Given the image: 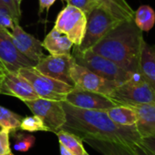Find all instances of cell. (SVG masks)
<instances>
[{
  "label": "cell",
  "mask_w": 155,
  "mask_h": 155,
  "mask_svg": "<svg viewBox=\"0 0 155 155\" xmlns=\"http://www.w3.org/2000/svg\"><path fill=\"white\" fill-rule=\"evenodd\" d=\"M66 113V122L61 130H68L84 139H99L118 141L128 145L140 143L141 137L134 126L115 123L106 110L77 108L65 101H61Z\"/></svg>",
  "instance_id": "1"
},
{
  "label": "cell",
  "mask_w": 155,
  "mask_h": 155,
  "mask_svg": "<svg viewBox=\"0 0 155 155\" xmlns=\"http://www.w3.org/2000/svg\"><path fill=\"white\" fill-rule=\"evenodd\" d=\"M145 43L142 31L134 20H124L91 49L112 60L122 68L139 74L140 54Z\"/></svg>",
  "instance_id": "2"
},
{
  "label": "cell",
  "mask_w": 155,
  "mask_h": 155,
  "mask_svg": "<svg viewBox=\"0 0 155 155\" xmlns=\"http://www.w3.org/2000/svg\"><path fill=\"white\" fill-rule=\"evenodd\" d=\"M71 55L78 64L85 67L95 74L111 81L122 83L136 75L122 68L112 60L93 52L91 49L86 50L84 52H78L73 50V54Z\"/></svg>",
  "instance_id": "3"
},
{
  "label": "cell",
  "mask_w": 155,
  "mask_h": 155,
  "mask_svg": "<svg viewBox=\"0 0 155 155\" xmlns=\"http://www.w3.org/2000/svg\"><path fill=\"white\" fill-rule=\"evenodd\" d=\"M121 20L111 16L103 8L98 6L87 15V24L83 39L80 46H74V51L84 52L97 45Z\"/></svg>",
  "instance_id": "4"
},
{
  "label": "cell",
  "mask_w": 155,
  "mask_h": 155,
  "mask_svg": "<svg viewBox=\"0 0 155 155\" xmlns=\"http://www.w3.org/2000/svg\"><path fill=\"white\" fill-rule=\"evenodd\" d=\"M119 105L135 106L155 103V91L140 74L120 83L109 96Z\"/></svg>",
  "instance_id": "5"
},
{
  "label": "cell",
  "mask_w": 155,
  "mask_h": 155,
  "mask_svg": "<svg viewBox=\"0 0 155 155\" xmlns=\"http://www.w3.org/2000/svg\"><path fill=\"white\" fill-rule=\"evenodd\" d=\"M18 72L30 83L38 96L42 99L63 101L68 93L74 88V86L54 80L38 72L34 67L22 68Z\"/></svg>",
  "instance_id": "6"
},
{
  "label": "cell",
  "mask_w": 155,
  "mask_h": 155,
  "mask_svg": "<svg viewBox=\"0 0 155 155\" xmlns=\"http://www.w3.org/2000/svg\"><path fill=\"white\" fill-rule=\"evenodd\" d=\"M87 16L79 8L67 5L58 15L55 28L65 34L74 44L80 46L85 33Z\"/></svg>",
  "instance_id": "7"
},
{
  "label": "cell",
  "mask_w": 155,
  "mask_h": 155,
  "mask_svg": "<svg viewBox=\"0 0 155 155\" xmlns=\"http://www.w3.org/2000/svg\"><path fill=\"white\" fill-rule=\"evenodd\" d=\"M70 77L74 83V87L107 96H110V93L120 84L104 79L85 67L78 64L76 61H74L71 66Z\"/></svg>",
  "instance_id": "8"
},
{
  "label": "cell",
  "mask_w": 155,
  "mask_h": 155,
  "mask_svg": "<svg viewBox=\"0 0 155 155\" xmlns=\"http://www.w3.org/2000/svg\"><path fill=\"white\" fill-rule=\"evenodd\" d=\"M24 102L34 115L43 120L45 125L49 129V131L56 133L64 126L66 113L61 101L38 98Z\"/></svg>",
  "instance_id": "9"
},
{
  "label": "cell",
  "mask_w": 155,
  "mask_h": 155,
  "mask_svg": "<svg viewBox=\"0 0 155 155\" xmlns=\"http://www.w3.org/2000/svg\"><path fill=\"white\" fill-rule=\"evenodd\" d=\"M75 61L71 54L44 56L34 67L38 72L54 80L74 86L70 77V68Z\"/></svg>",
  "instance_id": "10"
},
{
  "label": "cell",
  "mask_w": 155,
  "mask_h": 155,
  "mask_svg": "<svg viewBox=\"0 0 155 155\" xmlns=\"http://www.w3.org/2000/svg\"><path fill=\"white\" fill-rule=\"evenodd\" d=\"M0 64L6 69L18 72L22 68L35 67L37 62L26 58L14 45L10 31L0 27Z\"/></svg>",
  "instance_id": "11"
},
{
  "label": "cell",
  "mask_w": 155,
  "mask_h": 155,
  "mask_svg": "<svg viewBox=\"0 0 155 155\" xmlns=\"http://www.w3.org/2000/svg\"><path fill=\"white\" fill-rule=\"evenodd\" d=\"M65 101L74 107L84 110H107L119 105L107 95L84 91L76 87L68 93Z\"/></svg>",
  "instance_id": "12"
},
{
  "label": "cell",
  "mask_w": 155,
  "mask_h": 155,
  "mask_svg": "<svg viewBox=\"0 0 155 155\" xmlns=\"http://www.w3.org/2000/svg\"><path fill=\"white\" fill-rule=\"evenodd\" d=\"M0 94L16 97L22 101H32L39 98L30 83L18 72L9 71L4 68Z\"/></svg>",
  "instance_id": "13"
},
{
  "label": "cell",
  "mask_w": 155,
  "mask_h": 155,
  "mask_svg": "<svg viewBox=\"0 0 155 155\" xmlns=\"http://www.w3.org/2000/svg\"><path fill=\"white\" fill-rule=\"evenodd\" d=\"M10 35L16 48L28 59L38 63L45 56L42 42L38 40L34 36L27 33L18 23H15Z\"/></svg>",
  "instance_id": "14"
},
{
  "label": "cell",
  "mask_w": 155,
  "mask_h": 155,
  "mask_svg": "<svg viewBox=\"0 0 155 155\" xmlns=\"http://www.w3.org/2000/svg\"><path fill=\"white\" fill-rule=\"evenodd\" d=\"M137 114L136 130L142 138L155 136V103L132 106Z\"/></svg>",
  "instance_id": "15"
},
{
  "label": "cell",
  "mask_w": 155,
  "mask_h": 155,
  "mask_svg": "<svg viewBox=\"0 0 155 155\" xmlns=\"http://www.w3.org/2000/svg\"><path fill=\"white\" fill-rule=\"evenodd\" d=\"M83 141L103 155H137L130 145L121 142L91 138L84 139Z\"/></svg>",
  "instance_id": "16"
},
{
  "label": "cell",
  "mask_w": 155,
  "mask_h": 155,
  "mask_svg": "<svg viewBox=\"0 0 155 155\" xmlns=\"http://www.w3.org/2000/svg\"><path fill=\"white\" fill-rule=\"evenodd\" d=\"M42 46L51 55H65L71 54L70 50L74 44L65 34L54 28L45 38Z\"/></svg>",
  "instance_id": "17"
},
{
  "label": "cell",
  "mask_w": 155,
  "mask_h": 155,
  "mask_svg": "<svg viewBox=\"0 0 155 155\" xmlns=\"http://www.w3.org/2000/svg\"><path fill=\"white\" fill-rule=\"evenodd\" d=\"M139 74L155 91V46L144 44L140 58Z\"/></svg>",
  "instance_id": "18"
},
{
  "label": "cell",
  "mask_w": 155,
  "mask_h": 155,
  "mask_svg": "<svg viewBox=\"0 0 155 155\" xmlns=\"http://www.w3.org/2000/svg\"><path fill=\"white\" fill-rule=\"evenodd\" d=\"M119 20H133L134 11L126 0H93Z\"/></svg>",
  "instance_id": "19"
},
{
  "label": "cell",
  "mask_w": 155,
  "mask_h": 155,
  "mask_svg": "<svg viewBox=\"0 0 155 155\" xmlns=\"http://www.w3.org/2000/svg\"><path fill=\"white\" fill-rule=\"evenodd\" d=\"M109 117L121 126H134L137 121V114L130 106L117 105L106 110Z\"/></svg>",
  "instance_id": "20"
},
{
  "label": "cell",
  "mask_w": 155,
  "mask_h": 155,
  "mask_svg": "<svg viewBox=\"0 0 155 155\" xmlns=\"http://www.w3.org/2000/svg\"><path fill=\"white\" fill-rule=\"evenodd\" d=\"M55 134L58 136L59 143L72 151L75 155H83L86 150L82 143L83 140L80 137L65 130H60Z\"/></svg>",
  "instance_id": "21"
},
{
  "label": "cell",
  "mask_w": 155,
  "mask_h": 155,
  "mask_svg": "<svg viewBox=\"0 0 155 155\" xmlns=\"http://www.w3.org/2000/svg\"><path fill=\"white\" fill-rule=\"evenodd\" d=\"M133 20L142 32H148L155 24V12L150 6H140L134 12Z\"/></svg>",
  "instance_id": "22"
},
{
  "label": "cell",
  "mask_w": 155,
  "mask_h": 155,
  "mask_svg": "<svg viewBox=\"0 0 155 155\" xmlns=\"http://www.w3.org/2000/svg\"><path fill=\"white\" fill-rule=\"evenodd\" d=\"M23 117L12 110L0 106V128L8 130L11 132L20 129V123Z\"/></svg>",
  "instance_id": "23"
},
{
  "label": "cell",
  "mask_w": 155,
  "mask_h": 155,
  "mask_svg": "<svg viewBox=\"0 0 155 155\" xmlns=\"http://www.w3.org/2000/svg\"><path fill=\"white\" fill-rule=\"evenodd\" d=\"M11 133L13 139L15 140V144H14L15 150L26 152L33 147L36 141L35 136L31 134L25 133V132H18L17 130Z\"/></svg>",
  "instance_id": "24"
},
{
  "label": "cell",
  "mask_w": 155,
  "mask_h": 155,
  "mask_svg": "<svg viewBox=\"0 0 155 155\" xmlns=\"http://www.w3.org/2000/svg\"><path fill=\"white\" fill-rule=\"evenodd\" d=\"M21 130H26L28 132H35V131H49V129L45 125L43 120L36 116H28L22 119L20 123Z\"/></svg>",
  "instance_id": "25"
},
{
  "label": "cell",
  "mask_w": 155,
  "mask_h": 155,
  "mask_svg": "<svg viewBox=\"0 0 155 155\" xmlns=\"http://www.w3.org/2000/svg\"><path fill=\"white\" fill-rule=\"evenodd\" d=\"M15 19L6 7V5L0 0V27L7 29V30H13L15 26ZM10 31V32H11Z\"/></svg>",
  "instance_id": "26"
},
{
  "label": "cell",
  "mask_w": 155,
  "mask_h": 155,
  "mask_svg": "<svg viewBox=\"0 0 155 155\" xmlns=\"http://www.w3.org/2000/svg\"><path fill=\"white\" fill-rule=\"evenodd\" d=\"M64 1H67L68 5L79 8L86 16L89 15L93 8L98 7V4L93 0H64Z\"/></svg>",
  "instance_id": "27"
},
{
  "label": "cell",
  "mask_w": 155,
  "mask_h": 155,
  "mask_svg": "<svg viewBox=\"0 0 155 155\" xmlns=\"http://www.w3.org/2000/svg\"><path fill=\"white\" fill-rule=\"evenodd\" d=\"M9 137L10 131L8 130H0V155H13Z\"/></svg>",
  "instance_id": "28"
},
{
  "label": "cell",
  "mask_w": 155,
  "mask_h": 155,
  "mask_svg": "<svg viewBox=\"0 0 155 155\" xmlns=\"http://www.w3.org/2000/svg\"><path fill=\"white\" fill-rule=\"evenodd\" d=\"M1 1L6 5V7L8 8V10L12 14V16L15 19V22L19 23V19L21 17V9L17 6L16 2L14 0H1Z\"/></svg>",
  "instance_id": "29"
},
{
  "label": "cell",
  "mask_w": 155,
  "mask_h": 155,
  "mask_svg": "<svg viewBox=\"0 0 155 155\" xmlns=\"http://www.w3.org/2000/svg\"><path fill=\"white\" fill-rule=\"evenodd\" d=\"M131 147L137 155H155V153H153L151 150H150L149 149H147L140 143H136L132 145Z\"/></svg>",
  "instance_id": "30"
},
{
  "label": "cell",
  "mask_w": 155,
  "mask_h": 155,
  "mask_svg": "<svg viewBox=\"0 0 155 155\" xmlns=\"http://www.w3.org/2000/svg\"><path fill=\"white\" fill-rule=\"evenodd\" d=\"M140 143L147 149H149L150 150H151L153 153H155V136L142 138Z\"/></svg>",
  "instance_id": "31"
},
{
  "label": "cell",
  "mask_w": 155,
  "mask_h": 155,
  "mask_svg": "<svg viewBox=\"0 0 155 155\" xmlns=\"http://www.w3.org/2000/svg\"><path fill=\"white\" fill-rule=\"evenodd\" d=\"M56 0H39V15L45 10L48 9L54 3Z\"/></svg>",
  "instance_id": "32"
},
{
  "label": "cell",
  "mask_w": 155,
  "mask_h": 155,
  "mask_svg": "<svg viewBox=\"0 0 155 155\" xmlns=\"http://www.w3.org/2000/svg\"><path fill=\"white\" fill-rule=\"evenodd\" d=\"M59 150H60V155H75L72 151H70L68 149H67L65 146L59 143Z\"/></svg>",
  "instance_id": "33"
},
{
  "label": "cell",
  "mask_w": 155,
  "mask_h": 155,
  "mask_svg": "<svg viewBox=\"0 0 155 155\" xmlns=\"http://www.w3.org/2000/svg\"><path fill=\"white\" fill-rule=\"evenodd\" d=\"M4 67L0 64V86H1V82H2V78H3V72H4Z\"/></svg>",
  "instance_id": "34"
},
{
  "label": "cell",
  "mask_w": 155,
  "mask_h": 155,
  "mask_svg": "<svg viewBox=\"0 0 155 155\" xmlns=\"http://www.w3.org/2000/svg\"><path fill=\"white\" fill-rule=\"evenodd\" d=\"M14 1L16 2L17 6L20 8V6H21V2H22V0H14Z\"/></svg>",
  "instance_id": "35"
},
{
  "label": "cell",
  "mask_w": 155,
  "mask_h": 155,
  "mask_svg": "<svg viewBox=\"0 0 155 155\" xmlns=\"http://www.w3.org/2000/svg\"><path fill=\"white\" fill-rule=\"evenodd\" d=\"M83 155H90V154H89V153H88V152L85 150V151H84V153H83Z\"/></svg>",
  "instance_id": "36"
},
{
  "label": "cell",
  "mask_w": 155,
  "mask_h": 155,
  "mask_svg": "<svg viewBox=\"0 0 155 155\" xmlns=\"http://www.w3.org/2000/svg\"><path fill=\"white\" fill-rule=\"evenodd\" d=\"M13 155H14V154H13Z\"/></svg>",
  "instance_id": "37"
}]
</instances>
